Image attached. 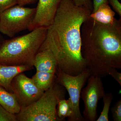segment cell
<instances>
[{"label":"cell","instance_id":"obj_1","mask_svg":"<svg viewBox=\"0 0 121 121\" xmlns=\"http://www.w3.org/2000/svg\"><path fill=\"white\" fill-rule=\"evenodd\" d=\"M91 13L72 0H63L40 49L52 52L58 68L70 75H78L87 68L82 54L81 28Z\"/></svg>","mask_w":121,"mask_h":121},{"label":"cell","instance_id":"obj_2","mask_svg":"<svg viewBox=\"0 0 121 121\" xmlns=\"http://www.w3.org/2000/svg\"><path fill=\"white\" fill-rule=\"evenodd\" d=\"M81 51L91 75L106 77L111 68H121V18L113 24L90 17L81 28Z\"/></svg>","mask_w":121,"mask_h":121},{"label":"cell","instance_id":"obj_3","mask_svg":"<svg viewBox=\"0 0 121 121\" xmlns=\"http://www.w3.org/2000/svg\"><path fill=\"white\" fill-rule=\"evenodd\" d=\"M47 29L38 28L26 35L2 41L0 44V63L33 66L35 56L44 41Z\"/></svg>","mask_w":121,"mask_h":121},{"label":"cell","instance_id":"obj_4","mask_svg":"<svg viewBox=\"0 0 121 121\" xmlns=\"http://www.w3.org/2000/svg\"><path fill=\"white\" fill-rule=\"evenodd\" d=\"M66 89L55 81L39 99L21 109L16 115L17 121H62L57 114L60 99L65 98Z\"/></svg>","mask_w":121,"mask_h":121},{"label":"cell","instance_id":"obj_5","mask_svg":"<svg viewBox=\"0 0 121 121\" xmlns=\"http://www.w3.org/2000/svg\"><path fill=\"white\" fill-rule=\"evenodd\" d=\"M36 8L17 4L0 13V32L10 38L28 30L34 19Z\"/></svg>","mask_w":121,"mask_h":121},{"label":"cell","instance_id":"obj_6","mask_svg":"<svg viewBox=\"0 0 121 121\" xmlns=\"http://www.w3.org/2000/svg\"><path fill=\"white\" fill-rule=\"evenodd\" d=\"M91 75L90 72L87 68L75 76L68 74L57 68L56 82L64 87L67 91L72 106V113L70 117L68 118V121H85L80 111V94Z\"/></svg>","mask_w":121,"mask_h":121},{"label":"cell","instance_id":"obj_7","mask_svg":"<svg viewBox=\"0 0 121 121\" xmlns=\"http://www.w3.org/2000/svg\"><path fill=\"white\" fill-rule=\"evenodd\" d=\"M87 82L86 86L82 88L80 94L84 105L83 117L85 121H95L98 118V102L105 93L101 78L91 75Z\"/></svg>","mask_w":121,"mask_h":121},{"label":"cell","instance_id":"obj_8","mask_svg":"<svg viewBox=\"0 0 121 121\" xmlns=\"http://www.w3.org/2000/svg\"><path fill=\"white\" fill-rule=\"evenodd\" d=\"M11 86L21 108L32 104L44 92L36 86L32 78L28 77L23 72L15 76Z\"/></svg>","mask_w":121,"mask_h":121},{"label":"cell","instance_id":"obj_9","mask_svg":"<svg viewBox=\"0 0 121 121\" xmlns=\"http://www.w3.org/2000/svg\"><path fill=\"white\" fill-rule=\"evenodd\" d=\"M63 0H39L35 17L28 30L48 28L52 23L57 9Z\"/></svg>","mask_w":121,"mask_h":121},{"label":"cell","instance_id":"obj_10","mask_svg":"<svg viewBox=\"0 0 121 121\" xmlns=\"http://www.w3.org/2000/svg\"><path fill=\"white\" fill-rule=\"evenodd\" d=\"M33 69V66H31L9 65L0 63V86L13 93L11 89V82L15 76L20 73Z\"/></svg>","mask_w":121,"mask_h":121},{"label":"cell","instance_id":"obj_11","mask_svg":"<svg viewBox=\"0 0 121 121\" xmlns=\"http://www.w3.org/2000/svg\"><path fill=\"white\" fill-rule=\"evenodd\" d=\"M33 66L36 71L56 74L58 65L53 54L47 50H39L35 56Z\"/></svg>","mask_w":121,"mask_h":121},{"label":"cell","instance_id":"obj_12","mask_svg":"<svg viewBox=\"0 0 121 121\" xmlns=\"http://www.w3.org/2000/svg\"><path fill=\"white\" fill-rule=\"evenodd\" d=\"M115 13L108 4L101 5L95 12L91 13L90 17L95 21L103 24L111 25L117 21L115 17Z\"/></svg>","mask_w":121,"mask_h":121},{"label":"cell","instance_id":"obj_13","mask_svg":"<svg viewBox=\"0 0 121 121\" xmlns=\"http://www.w3.org/2000/svg\"><path fill=\"white\" fill-rule=\"evenodd\" d=\"M0 105L9 112L17 114L21 110L20 106L15 94L0 86Z\"/></svg>","mask_w":121,"mask_h":121},{"label":"cell","instance_id":"obj_14","mask_svg":"<svg viewBox=\"0 0 121 121\" xmlns=\"http://www.w3.org/2000/svg\"><path fill=\"white\" fill-rule=\"evenodd\" d=\"M56 74L36 71L32 79L36 86L43 91L49 89L55 81Z\"/></svg>","mask_w":121,"mask_h":121},{"label":"cell","instance_id":"obj_15","mask_svg":"<svg viewBox=\"0 0 121 121\" xmlns=\"http://www.w3.org/2000/svg\"><path fill=\"white\" fill-rule=\"evenodd\" d=\"M57 114L62 121H66V118H69L72 113V106L70 100L65 98L60 99L57 105Z\"/></svg>","mask_w":121,"mask_h":121},{"label":"cell","instance_id":"obj_16","mask_svg":"<svg viewBox=\"0 0 121 121\" xmlns=\"http://www.w3.org/2000/svg\"><path fill=\"white\" fill-rule=\"evenodd\" d=\"M114 97V95L111 93L105 94L102 97L104 103L103 110L100 116L96 121H109V112L110 107Z\"/></svg>","mask_w":121,"mask_h":121},{"label":"cell","instance_id":"obj_17","mask_svg":"<svg viewBox=\"0 0 121 121\" xmlns=\"http://www.w3.org/2000/svg\"><path fill=\"white\" fill-rule=\"evenodd\" d=\"M0 121H17L16 115L9 112L0 105Z\"/></svg>","mask_w":121,"mask_h":121},{"label":"cell","instance_id":"obj_18","mask_svg":"<svg viewBox=\"0 0 121 121\" xmlns=\"http://www.w3.org/2000/svg\"><path fill=\"white\" fill-rule=\"evenodd\" d=\"M111 111L112 114L114 121H121V100L116 103L114 106L111 108Z\"/></svg>","mask_w":121,"mask_h":121},{"label":"cell","instance_id":"obj_19","mask_svg":"<svg viewBox=\"0 0 121 121\" xmlns=\"http://www.w3.org/2000/svg\"><path fill=\"white\" fill-rule=\"evenodd\" d=\"M17 4V0H0V13Z\"/></svg>","mask_w":121,"mask_h":121},{"label":"cell","instance_id":"obj_20","mask_svg":"<svg viewBox=\"0 0 121 121\" xmlns=\"http://www.w3.org/2000/svg\"><path fill=\"white\" fill-rule=\"evenodd\" d=\"M72 1L76 6L84 7L90 10L92 13L93 5L91 0H72Z\"/></svg>","mask_w":121,"mask_h":121},{"label":"cell","instance_id":"obj_21","mask_svg":"<svg viewBox=\"0 0 121 121\" xmlns=\"http://www.w3.org/2000/svg\"><path fill=\"white\" fill-rule=\"evenodd\" d=\"M108 4H110L114 10L120 17H121V4L118 0H108Z\"/></svg>","mask_w":121,"mask_h":121},{"label":"cell","instance_id":"obj_22","mask_svg":"<svg viewBox=\"0 0 121 121\" xmlns=\"http://www.w3.org/2000/svg\"><path fill=\"white\" fill-rule=\"evenodd\" d=\"M108 75H109L113 78L121 86V73L118 72L117 68H111L108 72Z\"/></svg>","mask_w":121,"mask_h":121},{"label":"cell","instance_id":"obj_23","mask_svg":"<svg viewBox=\"0 0 121 121\" xmlns=\"http://www.w3.org/2000/svg\"><path fill=\"white\" fill-rule=\"evenodd\" d=\"M103 4H108V0H93V9L91 13L95 12L98 8Z\"/></svg>","mask_w":121,"mask_h":121},{"label":"cell","instance_id":"obj_24","mask_svg":"<svg viewBox=\"0 0 121 121\" xmlns=\"http://www.w3.org/2000/svg\"><path fill=\"white\" fill-rule=\"evenodd\" d=\"M37 0H17V4L21 6H24L29 4H34Z\"/></svg>","mask_w":121,"mask_h":121}]
</instances>
